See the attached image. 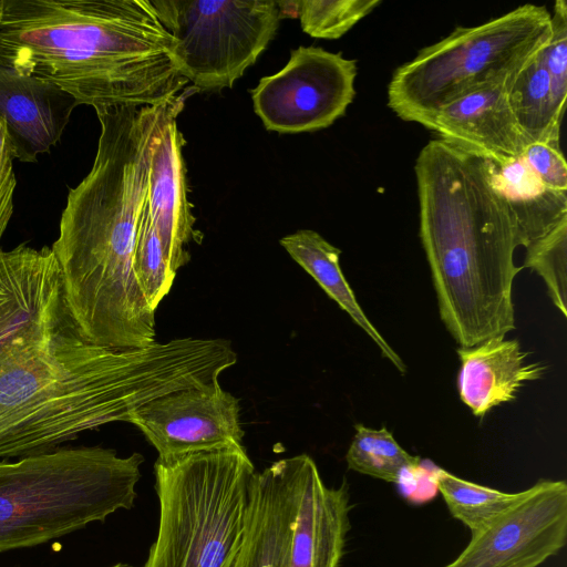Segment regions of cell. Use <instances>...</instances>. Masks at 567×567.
I'll return each mask as SVG.
<instances>
[{"instance_id": "obj_1", "label": "cell", "mask_w": 567, "mask_h": 567, "mask_svg": "<svg viewBox=\"0 0 567 567\" xmlns=\"http://www.w3.org/2000/svg\"><path fill=\"white\" fill-rule=\"evenodd\" d=\"M236 362L224 339L114 349L87 342L71 322L0 363V458L45 453L82 432L130 422L144 403L217 383Z\"/></svg>"}, {"instance_id": "obj_2", "label": "cell", "mask_w": 567, "mask_h": 567, "mask_svg": "<svg viewBox=\"0 0 567 567\" xmlns=\"http://www.w3.org/2000/svg\"><path fill=\"white\" fill-rule=\"evenodd\" d=\"M163 103L94 109L101 126L96 155L69 190L51 248L66 311L80 336L97 346L156 342V311L138 287L133 255Z\"/></svg>"}, {"instance_id": "obj_3", "label": "cell", "mask_w": 567, "mask_h": 567, "mask_svg": "<svg viewBox=\"0 0 567 567\" xmlns=\"http://www.w3.org/2000/svg\"><path fill=\"white\" fill-rule=\"evenodd\" d=\"M173 48L151 0H2L0 63L79 105H156L182 93Z\"/></svg>"}, {"instance_id": "obj_4", "label": "cell", "mask_w": 567, "mask_h": 567, "mask_svg": "<svg viewBox=\"0 0 567 567\" xmlns=\"http://www.w3.org/2000/svg\"><path fill=\"white\" fill-rule=\"evenodd\" d=\"M420 238L441 319L463 348L515 329L516 229L487 162L431 140L414 165Z\"/></svg>"}, {"instance_id": "obj_5", "label": "cell", "mask_w": 567, "mask_h": 567, "mask_svg": "<svg viewBox=\"0 0 567 567\" xmlns=\"http://www.w3.org/2000/svg\"><path fill=\"white\" fill-rule=\"evenodd\" d=\"M142 454L101 446L0 461V553L38 546L103 523L137 497Z\"/></svg>"}, {"instance_id": "obj_6", "label": "cell", "mask_w": 567, "mask_h": 567, "mask_svg": "<svg viewBox=\"0 0 567 567\" xmlns=\"http://www.w3.org/2000/svg\"><path fill=\"white\" fill-rule=\"evenodd\" d=\"M255 474L244 445L157 458L158 529L142 567H237Z\"/></svg>"}, {"instance_id": "obj_7", "label": "cell", "mask_w": 567, "mask_h": 567, "mask_svg": "<svg viewBox=\"0 0 567 567\" xmlns=\"http://www.w3.org/2000/svg\"><path fill=\"white\" fill-rule=\"evenodd\" d=\"M349 485L324 484L307 454L256 472L237 567H339L350 524Z\"/></svg>"}, {"instance_id": "obj_8", "label": "cell", "mask_w": 567, "mask_h": 567, "mask_svg": "<svg viewBox=\"0 0 567 567\" xmlns=\"http://www.w3.org/2000/svg\"><path fill=\"white\" fill-rule=\"evenodd\" d=\"M550 12L523 4L473 27H457L393 72L388 106L424 124L443 106L516 72L546 44Z\"/></svg>"}, {"instance_id": "obj_9", "label": "cell", "mask_w": 567, "mask_h": 567, "mask_svg": "<svg viewBox=\"0 0 567 567\" xmlns=\"http://www.w3.org/2000/svg\"><path fill=\"white\" fill-rule=\"evenodd\" d=\"M174 39L178 72L193 87H231L276 35L284 14L274 0H153Z\"/></svg>"}, {"instance_id": "obj_10", "label": "cell", "mask_w": 567, "mask_h": 567, "mask_svg": "<svg viewBox=\"0 0 567 567\" xmlns=\"http://www.w3.org/2000/svg\"><path fill=\"white\" fill-rule=\"evenodd\" d=\"M357 62L318 47L292 50L287 64L251 90L254 110L268 131L326 128L344 115L355 89Z\"/></svg>"}, {"instance_id": "obj_11", "label": "cell", "mask_w": 567, "mask_h": 567, "mask_svg": "<svg viewBox=\"0 0 567 567\" xmlns=\"http://www.w3.org/2000/svg\"><path fill=\"white\" fill-rule=\"evenodd\" d=\"M567 543V484L538 480L444 567H539Z\"/></svg>"}, {"instance_id": "obj_12", "label": "cell", "mask_w": 567, "mask_h": 567, "mask_svg": "<svg viewBox=\"0 0 567 567\" xmlns=\"http://www.w3.org/2000/svg\"><path fill=\"white\" fill-rule=\"evenodd\" d=\"M239 401L219 382L157 396L130 417L155 447L158 460L244 445Z\"/></svg>"}, {"instance_id": "obj_13", "label": "cell", "mask_w": 567, "mask_h": 567, "mask_svg": "<svg viewBox=\"0 0 567 567\" xmlns=\"http://www.w3.org/2000/svg\"><path fill=\"white\" fill-rule=\"evenodd\" d=\"M72 320L51 248L21 244L0 252V363L39 344Z\"/></svg>"}, {"instance_id": "obj_14", "label": "cell", "mask_w": 567, "mask_h": 567, "mask_svg": "<svg viewBox=\"0 0 567 567\" xmlns=\"http://www.w3.org/2000/svg\"><path fill=\"white\" fill-rule=\"evenodd\" d=\"M183 107L182 93L162 104L146 190V206L151 220L175 274L190 259L187 245L193 241L199 244L203 239V234L195 228L196 218L187 199L183 157L186 141L177 127V115Z\"/></svg>"}, {"instance_id": "obj_15", "label": "cell", "mask_w": 567, "mask_h": 567, "mask_svg": "<svg viewBox=\"0 0 567 567\" xmlns=\"http://www.w3.org/2000/svg\"><path fill=\"white\" fill-rule=\"evenodd\" d=\"M507 78L446 104L424 127L443 142L498 165L520 157L527 142L511 109Z\"/></svg>"}, {"instance_id": "obj_16", "label": "cell", "mask_w": 567, "mask_h": 567, "mask_svg": "<svg viewBox=\"0 0 567 567\" xmlns=\"http://www.w3.org/2000/svg\"><path fill=\"white\" fill-rule=\"evenodd\" d=\"M75 99L59 86L0 63V118L14 159L37 162L63 135Z\"/></svg>"}, {"instance_id": "obj_17", "label": "cell", "mask_w": 567, "mask_h": 567, "mask_svg": "<svg viewBox=\"0 0 567 567\" xmlns=\"http://www.w3.org/2000/svg\"><path fill=\"white\" fill-rule=\"evenodd\" d=\"M461 369L457 377L460 399L475 416L516 399L518 390L543 378L546 367L526 362L529 352L516 339L494 337L476 346L457 349Z\"/></svg>"}, {"instance_id": "obj_18", "label": "cell", "mask_w": 567, "mask_h": 567, "mask_svg": "<svg viewBox=\"0 0 567 567\" xmlns=\"http://www.w3.org/2000/svg\"><path fill=\"white\" fill-rule=\"evenodd\" d=\"M486 162L491 182L511 212L518 246L526 248L567 217V193L547 187L523 156L501 165Z\"/></svg>"}, {"instance_id": "obj_19", "label": "cell", "mask_w": 567, "mask_h": 567, "mask_svg": "<svg viewBox=\"0 0 567 567\" xmlns=\"http://www.w3.org/2000/svg\"><path fill=\"white\" fill-rule=\"evenodd\" d=\"M280 245L375 342L381 353L401 373L406 365L368 319L340 268L341 250L311 229H300L280 239Z\"/></svg>"}, {"instance_id": "obj_20", "label": "cell", "mask_w": 567, "mask_h": 567, "mask_svg": "<svg viewBox=\"0 0 567 567\" xmlns=\"http://www.w3.org/2000/svg\"><path fill=\"white\" fill-rule=\"evenodd\" d=\"M506 85L511 109L527 144L548 143L560 146L566 106L557 101L550 76L538 55L511 74Z\"/></svg>"}, {"instance_id": "obj_21", "label": "cell", "mask_w": 567, "mask_h": 567, "mask_svg": "<svg viewBox=\"0 0 567 567\" xmlns=\"http://www.w3.org/2000/svg\"><path fill=\"white\" fill-rule=\"evenodd\" d=\"M435 484L451 516L471 534L485 527L523 495V491L502 492L466 481L442 468L435 471Z\"/></svg>"}, {"instance_id": "obj_22", "label": "cell", "mask_w": 567, "mask_h": 567, "mask_svg": "<svg viewBox=\"0 0 567 567\" xmlns=\"http://www.w3.org/2000/svg\"><path fill=\"white\" fill-rule=\"evenodd\" d=\"M355 434L346 453L348 468L389 483H399L408 468L421 464L419 456L408 453L386 429L355 424Z\"/></svg>"}, {"instance_id": "obj_23", "label": "cell", "mask_w": 567, "mask_h": 567, "mask_svg": "<svg viewBox=\"0 0 567 567\" xmlns=\"http://www.w3.org/2000/svg\"><path fill=\"white\" fill-rule=\"evenodd\" d=\"M133 269L143 296L148 306L156 311L159 302L169 292L176 274L166 259L146 203L137 229Z\"/></svg>"}, {"instance_id": "obj_24", "label": "cell", "mask_w": 567, "mask_h": 567, "mask_svg": "<svg viewBox=\"0 0 567 567\" xmlns=\"http://www.w3.org/2000/svg\"><path fill=\"white\" fill-rule=\"evenodd\" d=\"M303 32L318 39H339L370 14L380 0L293 1Z\"/></svg>"}, {"instance_id": "obj_25", "label": "cell", "mask_w": 567, "mask_h": 567, "mask_svg": "<svg viewBox=\"0 0 567 567\" xmlns=\"http://www.w3.org/2000/svg\"><path fill=\"white\" fill-rule=\"evenodd\" d=\"M523 268L536 271L564 317L567 316V217L547 235L526 247Z\"/></svg>"}, {"instance_id": "obj_26", "label": "cell", "mask_w": 567, "mask_h": 567, "mask_svg": "<svg viewBox=\"0 0 567 567\" xmlns=\"http://www.w3.org/2000/svg\"><path fill=\"white\" fill-rule=\"evenodd\" d=\"M550 35L537 53L550 76L554 94L560 105L567 99V3L557 0L550 13Z\"/></svg>"}, {"instance_id": "obj_27", "label": "cell", "mask_w": 567, "mask_h": 567, "mask_svg": "<svg viewBox=\"0 0 567 567\" xmlns=\"http://www.w3.org/2000/svg\"><path fill=\"white\" fill-rule=\"evenodd\" d=\"M522 156L547 187L567 193V163L560 146L529 143Z\"/></svg>"}, {"instance_id": "obj_28", "label": "cell", "mask_w": 567, "mask_h": 567, "mask_svg": "<svg viewBox=\"0 0 567 567\" xmlns=\"http://www.w3.org/2000/svg\"><path fill=\"white\" fill-rule=\"evenodd\" d=\"M13 159L6 126L0 118V252L2 251L1 240L13 213V195L17 185Z\"/></svg>"}, {"instance_id": "obj_29", "label": "cell", "mask_w": 567, "mask_h": 567, "mask_svg": "<svg viewBox=\"0 0 567 567\" xmlns=\"http://www.w3.org/2000/svg\"><path fill=\"white\" fill-rule=\"evenodd\" d=\"M109 567H132V566L128 565V564H125V563H117V564H114V565L109 566Z\"/></svg>"}, {"instance_id": "obj_30", "label": "cell", "mask_w": 567, "mask_h": 567, "mask_svg": "<svg viewBox=\"0 0 567 567\" xmlns=\"http://www.w3.org/2000/svg\"><path fill=\"white\" fill-rule=\"evenodd\" d=\"M2 0H0V12H1Z\"/></svg>"}]
</instances>
